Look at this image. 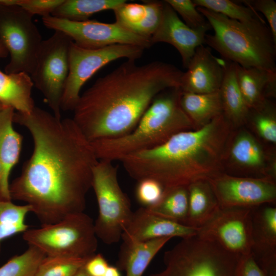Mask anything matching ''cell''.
I'll return each mask as SVG.
<instances>
[{"mask_svg": "<svg viewBox=\"0 0 276 276\" xmlns=\"http://www.w3.org/2000/svg\"><path fill=\"white\" fill-rule=\"evenodd\" d=\"M13 120L29 131L33 149L9 185L11 200L29 205L41 225L83 212L98 162L91 142L73 119L36 106L29 113L15 112Z\"/></svg>", "mask_w": 276, "mask_h": 276, "instance_id": "cell-1", "label": "cell"}, {"mask_svg": "<svg viewBox=\"0 0 276 276\" xmlns=\"http://www.w3.org/2000/svg\"><path fill=\"white\" fill-rule=\"evenodd\" d=\"M182 74L168 63L128 59L80 95L72 119L90 142L125 135L159 93L180 87Z\"/></svg>", "mask_w": 276, "mask_h": 276, "instance_id": "cell-2", "label": "cell"}, {"mask_svg": "<svg viewBox=\"0 0 276 276\" xmlns=\"http://www.w3.org/2000/svg\"><path fill=\"white\" fill-rule=\"evenodd\" d=\"M231 124L222 113L202 127L179 132L155 148L120 161L133 179H154L164 189L209 181L222 174Z\"/></svg>", "mask_w": 276, "mask_h": 276, "instance_id": "cell-3", "label": "cell"}, {"mask_svg": "<svg viewBox=\"0 0 276 276\" xmlns=\"http://www.w3.org/2000/svg\"><path fill=\"white\" fill-rule=\"evenodd\" d=\"M180 87L159 93L129 133L91 142L98 160L113 162L155 148L179 132L196 129L182 109Z\"/></svg>", "mask_w": 276, "mask_h": 276, "instance_id": "cell-4", "label": "cell"}, {"mask_svg": "<svg viewBox=\"0 0 276 276\" xmlns=\"http://www.w3.org/2000/svg\"><path fill=\"white\" fill-rule=\"evenodd\" d=\"M214 30L205 43L225 60L245 67L276 71V41L265 21L257 17L240 21L202 7H197Z\"/></svg>", "mask_w": 276, "mask_h": 276, "instance_id": "cell-5", "label": "cell"}, {"mask_svg": "<svg viewBox=\"0 0 276 276\" xmlns=\"http://www.w3.org/2000/svg\"><path fill=\"white\" fill-rule=\"evenodd\" d=\"M240 258L197 234L166 251L164 269L149 276H237Z\"/></svg>", "mask_w": 276, "mask_h": 276, "instance_id": "cell-6", "label": "cell"}, {"mask_svg": "<svg viewBox=\"0 0 276 276\" xmlns=\"http://www.w3.org/2000/svg\"><path fill=\"white\" fill-rule=\"evenodd\" d=\"M22 239L46 256L90 258L98 247L94 222L84 212L55 223L28 228L22 233Z\"/></svg>", "mask_w": 276, "mask_h": 276, "instance_id": "cell-7", "label": "cell"}, {"mask_svg": "<svg viewBox=\"0 0 276 276\" xmlns=\"http://www.w3.org/2000/svg\"><path fill=\"white\" fill-rule=\"evenodd\" d=\"M91 188L99 209L94 222L96 236L107 245L117 243L133 212L129 198L119 185L118 167L112 162L98 160L93 170Z\"/></svg>", "mask_w": 276, "mask_h": 276, "instance_id": "cell-8", "label": "cell"}, {"mask_svg": "<svg viewBox=\"0 0 276 276\" xmlns=\"http://www.w3.org/2000/svg\"><path fill=\"white\" fill-rule=\"evenodd\" d=\"M0 0V41L10 60L6 74L26 73L31 75L42 40L33 20V16L17 5Z\"/></svg>", "mask_w": 276, "mask_h": 276, "instance_id": "cell-9", "label": "cell"}, {"mask_svg": "<svg viewBox=\"0 0 276 276\" xmlns=\"http://www.w3.org/2000/svg\"><path fill=\"white\" fill-rule=\"evenodd\" d=\"M72 40L60 31L42 40L34 70V85L57 118L61 117V99L69 73V51Z\"/></svg>", "mask_w": 276, "mask_h": 276, "instance_id": "cell-10", "label": "cell"}, {"mask_svg": "<svg viewBox=\"0 0 276 276\" xmlns=\"http://www.w3.org/2000/svg\"><path fill=\"white\" fill-rule=\"evenodd\" d=\"M144 50L140 47L122 44L88 49L81 48L72 41L69 51V73L61 99V109L74 110L83 85L99 70L120 58L136 60L142 56Z\"/></svg>", "mask_w": 276, "mask_h": 276, "instance_id": "cell-11", "label": "cell"}, {"mask_svg": "<svg viewBox=\"0 0 276 276\" xmlns=\"http://www.w3.org/2000/svg\"><path fill=\"white\" fill-rule=\"evenodd\" d=\"M43 25L55 31H60L77 45L95 49L116 44L150 48L151 39L140 36L117 22L104 23L96 20L72 21L49 15L42 17Z\"/></svg>", "mask_w": 276, "mask_h": 276, "instance_id": "cell-12", "label": "cell"}, {"mask_svg": "<svg viewBox=\"0 0 276 276\" xmlns=\"http://www.w3.org/2000/svg\"><path fill=\"white\" fill-rule=\"evenodd\" d=\"M198 234L228 252L242 257L251 254V208L220 206Z\"/></svg>", "mask_w": 276, "mask_h": 276, "instance_id": "cell-13", "label": "cell"}, {"mask_svg": "<svg viewBox=\"0 0 276 276\" xmlns=\"http://www.w3.org/2000/svg\"><path fill=\"white\" fill-rule=\"evenodd\" d=\"M220 206L251 208L275 203L274 179L239 177L221 174L209 180Z\"/></svg>", "mask_w": 276, "mask_h": 276, "instance_id": "cell-14", "label": "cell"}, {"mask_svg": "<svg viewBox=\"0 0 276 276\" xmlns=\"http://www.w3.org/2000/svg\"><path fill=\"white\" fill-rule=\"evenodd\" d=\"M251 255L266 276H276V207L266 203L251 208Z\"/></svg>", "mask_w": 276, "mask_h": 276, "instance_id": "cell-15", "label": "cell"}, {"mask_svg": "<svg viewBox=\"0 0 276 276\" xmlns=\"http://www.w3.org/2000/svg\"><path fill=\"white\" fill-rule=\"evenodd\" d=\"M198 229L169 220L141 207L133 212L121 239L129 243L162 238H188L198 234Z\"/></svg>", "mask_w": 276, "mask_h": 276, "instance_id": "cell-16", "label": "cell"}, {"mask_svg": "<svg viewBox=\"0 0 276 276\" xmlns=\"http://www.w3.org/2000/svg\"><path fill=\"white\" fill-rule=\"evenodd\" d=\"M206 31L189 27L165 1L160 22L151 37L152 44L165 42L173 46L180 54L183 66L187 68L195 50L205 42Z\"/></svg>", "mask_w": 276, "mask_h": 276, "instance_id": "cell-17", "label": "cell"}, {"mask_svg": "<svg viewBox=\"0 0 276 276\" xmlns=\"http://www.w3.org/2000/svg\"><path fill=\"white\" fill-rule=\"evenodd\" d=\"M224 64L203 45L199 46L183 72L180 88L183 91L196 94H209L217 91L221 86Z\"/></svg>", "mask_w": 276, "mask_h": 276, "instance_id": "cell-18", "label": "cell"}, {"mask_svg": "<svg viewBox=\"0 0 276 276\" xmlns=\"http://www.w3.org/2000/svg\"><path fill=\"white\" fill-rule=\"evenodd\" d=\"M234 63L238 85L250 109L263 105L267 97L275 96L276 71L245 67Z\"/></svg>", "mask_w": 276, "mask_h": 276, "instance_id": "cell-19", "label": "cell"}, {"mask_svg": "<svg viewBox=\"0 0 276 276\" xmlns=\"http://www.w3.org/2000/svg\"><path fill=\"white\" fill-rule=\"evenodd\" d=\"M14 109L6 106L0 111V160L3 174L0 179V193L11 199L9 193V176L19 160L22 137L13 127Z\"/></svg>", "mask_w": 276, "mask_h": 276, "instance_id": "cell-20", "label": "cell"}, {"mask_svg": "<svg viewBox=\"0 0 276 276\" xmlns=\"http://www.w3.org/2000/svg\"><path fill=\"white\" fill-rule=\"evenodd\" d=\"M162 238L144 242L124 243L121 246L117 263L125 276H142L162 248L171 239Z\"/></svg>", "mask_w": 276, "mask_h": 276, "instance_id": "cell-21", "label": "cell"}, {"mask_svg": "<svg viewBox=\"0 0 276 276\" xmlns=\"http://www.w3.org/2000/svg\"><path fill=\"white\" fill-rule=\"evenodd\" d=\"M33 86L28 74H6L0 70V103L17 112H31L35 107L32 96Z\"/></svg>", "mask_w": 276, "mask_h": 276, "instance_id": "cell-22", "label": "cell"}, {"mask_svg": "<svg viewBox=\"0 0 276 276\" xmlns=\"http://www.w3.org/2000/svg\"><path fill=\"white\" fill-rule=\"evenodd\" d=\"M188 213L186 225L196 228L203 226L220 207L208 180H199L188 186Z\"/></svg>", "mask_w": 276, "mask_h": 276, "instance_id": "cell-23", "label": "cell"}, {"mask_svg": "<svg viewBox=\"0 0 276 276\" xmlns=\"http://www.w3.org/2000/svg\"><path fill=\"white\" fill-rule=\"evenodd\" d=\"M219 91L224 117L231 124L244 123L249 117L250 109L238 85L233 62L224 60V75Z\"/></svg>", "mask_w": 276, "mask_h": 276, "instance_id": "cell-24", "label": "cell"}, {"mask_svg": "<svg viewBox=\"0 0 276 276\" xmlns=\"http://www.w3.org/2000/svg\"><path fill=\"white\" fill-rule=\"evenodd\" d=\"M180 106L196 128L210 122L222 114L219 91L209 94H196L181 90Z\"/></svg>", "mask_w": 276, "mask_h": 276, "instance_id": "cell-25", "label": "cell"}, {"mask_svg": "<svg viewBox=\"0 0 276 276\" xmlns=\"http://www.w3.org/2000/svg\"><path fill=\"white\" fill-rule=\"evenodd\" d=\"M125 2V0H64L51 15L72 21H86L95 13L113 11Z\"/></svg>", "mask_w": 276, "mask_h": 276, "instance_id": "cell-26", "label": "cell"}, {"mask_svg": "<svg viewBox=\"0 0 276 276\" xmlns=\"http://www.w3.org/2000/svg\"><path fill=\"white\" fill-rule=\"evenodd\" d=\"M188 201V187L167 188L156 204L146 208L156 215L186 225Z\"/></svg>", "mask_w": 276, "mask_h": 276, "instance_id": "cell-27", "label": "cell"}, {"mask_svg": "<svg viewBox=\"0 0 276 276\" xmlns=\"http://www.w3.org/2000/svg\"><path fill=\"white\" fill-rule=\"evenodd\" d=\"M30 212L29 205L16 204L0 193V251L3 240L28 229L25 220Z\"/></svg>", "mask_w": 276, "mask_h": 276, "instance_id": "cell-28", "label": "cell"}, {"mask_svg": "<svg viewBox=\"0 0 276 276\" xmlns=\"http://www.w3.org/2000/svg\"><path fill=\"white\" fill-rule=\"evenodd\" d=\"M231 159L244 168L257 169L264 163L261 146L248 132L242 131L235 139L230 150Z\"/></svg>", "mask_w": 276, "mask_h": 276, "instance_id": "cell-29", "label": "cell"}, {"mask_svg": "<svg viewBox=\"0 0 276 276\" xmlns=\"http://www.w3.org/2000/svg\"><path fill=\"white\" fill-rule=\"evenodd\" d=\"M45 256L37 248L28 246L23 253L13 257L0 267V276H34Z\"/></svg>", "mask_w": 276, "mask_h": 276, "instance_id": "cell-30", "label": "cell"}, {"mask_svg": "<svg viewBox=\"0 0 276 276\" xmlns=\"http://www.w3.org/2000/svg\"><path fill=\"white\" fill-rule=\"evenodd\" d=\"M90 258L45 256L34 276H73Z\"/></svg>", "mask_w": 276, "mask_h": 276, "instance_id": "cell-31", "label": "cell"}, {"mask_svg": "<svg viewBox=\"0 0 276 276\" xmlns=\"http://www.w3.org/2000/svg\"><path fill=\"white\" fill-rule=\"evenodd\" d=\"M196 7H202L240 21H249L259 16L249 6L229 0H193Z\"/></svg>", "mask_w": 276, "mask_h": 276, "instance_id": "cell-32", "label": "cell"}, {"mask_svg": "<svg viewBox=\"0 0 276 276\" xmlns=\"http://www.w3.org/2000/svg\"><path fill=\"white\" fill-rule=\"evenodd\" d=\"M252 120L260 135L265 140L276 142V120L275 108L266 100L259 107L250 109Z\"/></svg>", "mask_w": 276, "mask_h": 276, "instance_id": "cell-33", "label": "cell"}, {"mask_svg": "<svg viewBox=\"0 0 276 276\" xmlns=\"http://www.w3.org/2000/svg\"><path fill=\"white\" fill-rule=\"evenodd\" d=\"M190 28L195 30L208 31L211 27L203 15L191 0H166Z\"/></svg>", "mask_w": 276, "mask_h": 276, "instance_id": "cell-34", "label": "cell"}, {"mask_svg": "<svg viewBox=\"0 0 276 276\" xmlns=\"http://www.w3.org/2000/svg\"><path fill=\"white\" fill-rule=\"evenodd\" d=\"M116 22L134 33L146 15L145 4L124 3L113 10Z\"/></svg>", "mask_w": 276, "mask_h": 276, "instance_id": "cell-35", "label": "cell"}, {"mask_svg": "<svg viewBox=\"0 0 276 276\" xmlns=\"http://www.w3.org/2000/svg\"><path fill=\"white\" fill-rule=\"evenodd\" d=\"M146 7V17L136 28L134 33L151 39L157 30L162 19L164 1H144Z\"/></svg>", "mask_w": 276, "mask_h": 276, "instance_id": "cell-36", "label": "cell"}, {"mask_svg": "<svg viewBox=\"0 0 276 276\" xmlns=\"http://www.w3.org/2000/svg\"><path fill=\"white\" fill-rule=\"evenodd\" d=\"M138 182L135 190L138 202L146 208L156 204L163 195V186L157 181L150 178L142 179Z\"/></svg>", "mask_w": 276, "mask_h": 276, "instance_id": "cell-37", "label": "cell"}, {"mask_svg": "<svg viewBox=\"0 0 276 276\" xmlns=\"http://www.w3.org/2000/svg\"><path fill=\"white\" fill-rule=\"evenodd\" d=\"M64 0H18L20 6L33 16L39 15L43 17L51 15Z\"/></svg>", "mask_w": 276, "mask_h": 276, "instance_id": "cell-38", "label": "cell"}, {"mask_svg": "<svg viewBox=\"0 0 276 276\" xmlns=\"http://www.w3.org/2000/svg\"><path fill=\"white\" fill-rule=\"evenodd\" d=\"M247 6L255 11L261 12L268 23V27L276 41V3L273 0H255L245 1Z\"/></svg>", "mask_w": 276, "mask_h": 276, "instance_id": "cell-39", "label": "cell"}, {"mask_svg": "<svg viewBox=\"0 0 276 276\" xmlns=\"http://www.w3.org/2000/svg\"><path fill=\"white\" fill-rule=\"evenodd\" d=\"M237 276H266L250 254L240 258Z\"/></svg>", "mask_w": 276, "mask_h": 276, "instance_id": "cell-40", "label": "cell"}, {"mask_svg": "<svg viewBox=\"0 0 276 276\" xmlns=\"http://www.w3.org/2000/svg\"><path fill=\"white\" fill-rule=\"evenodd\" d=\"M109 265L102 254H95L88 259L84 267L90 276H103Z\"/></svg>", "mask_w": 276, "mask_h": 276, "instance_id": "cell-41", "label": "cell"}, {"mask_svg": "<svg viewBox=\"0 0 276 276\" xmlns=\"http://www.w3.org/2000/svg\"><path fill=\"white\" fill-rule=\"evenodd\" d=\"M103 276H121V274L117 267L109 265Z\"/></svg>", "mask_w": 276, "mask_h": 276, "instance_id": "cell-42", "label": "cell"}, {"mask_svg": "<svg viewBox=\"0 0 276 276\" xmlns=\"http://www.w3.org/2000/svg\"><path fill=\"white\" fill-rule=\"evenodd\" d=\"M8 52L3 44V43L0 41V58H3L6 57L8 55Z\"/></svg>", "mask_w": 276, "mask_h": 276, "instance_id": "cell-43", "label": "cell"}, {"mask_svg": "<svg viewBox=\"0 0 276 276\" xmlns=\"http://www.w3.org/2000/svg\"><path fill=\"white\" fill-rule=\"evenodd\" d=\"M84 266L79 269L73 276H90L86 271Z\"/></svg>", "mask_w": 276, "mask_h": 276, "instance_id": "cell-44", "label": "cell"}, {"mask_svg": "<svg viewBox=\"0 0 276 276\" xmlns=\"http://www.w3.org/2000/svg\"><path fill=\"white\" fill-rule=\"evenodd\" d=\"M3 174V166L2 164V162L0 160V179L2 178Z\"/></svg>", "mask_w": 276, "mask_h": 276, "instance_id": "cell-45", "label": "cell"}, {"mask_svg": "<svg viewBox=\"0 0 276 276\" xmlns=\"http://www.w3.org/2000/svg\"><path fill=\"white\" fill-rule=\"evenodd\" d=\"M5 106L3 105L2 104L0 103V111L2 110L4 108H5Z\"/></svg>", "mask_w": 276, "mask_h": 276, "instance_id": "cell-46", "label": "cell"}]
</instances>
